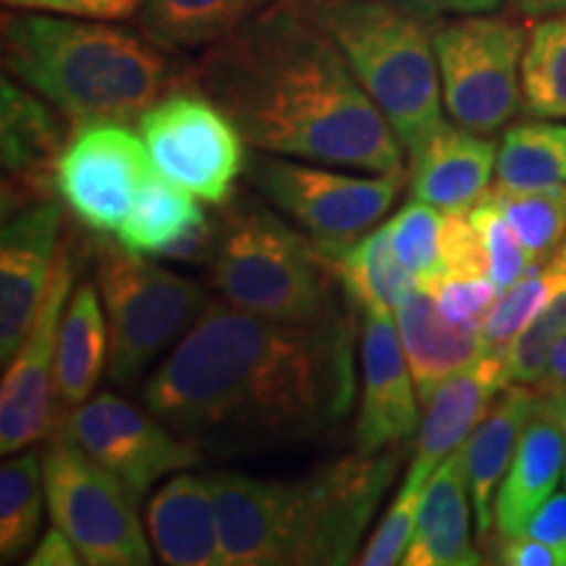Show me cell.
<instances>
[{"label": "cell", "instance_id": "obj_1", "mask_svg": "<svg viewBox=\"0 0 566 566\" xmlns=\"http://www.w3.org/2000/svg\"><path fill=\"white\" fill-rule=\"evenodd\" d=\"M354 321L252 315L212 302L142 388L145 407L202 454L313 441L354 405Z\"/></svg>", "mask_w": 566, "mask_h": 566}, {"label": "cell", "instance_id": "obj_2", "mask_svg": "<svg viewBox=\"0 0 566 566\" xmlns=\"http://www.w3.org/2000/svg\"><path fill=\"white\" fill-rule=\"evenodd\" d=\"M192 82L254 150L399 174L405 147L304 0H275L205 48Z\"/></svg>", "mask_w": 566, "mask_h": 566}, {"label": "cell", "instance_id": "obj_3", "mask_svg": "<svg viewBox=\"0 0 566 566\" xmlns=\"http://www.w3.org/2000/svg\"><path fill=\"white\" fill-rule=\"evenodd\" d=\"M401 457L405 446L378 454L354 449L300 480L208 472L223 566L352 564Z\"/></svg>", "mask_w": 566, "mask_h": 566}, {"label": "cell", "instance_id": "obj_4", "mask_svg": "<svg viewBox=\"0 0 566 566\" xmlns=\"http://www.w3.org/2000/svg\"><path fill=\"white\" fill-rule=\"evenodd\" d=\"M6 76L45 97L74 126L129 124L189 80L145 32L63 13H6Z\"/></svg>", "mask_w": 566, "mask_h": 566}, {"label": "cell", "instance_id": "obj_5", "mask_svg": "<svg viewBox=\"0 0 566 566\" xmlns=\"http://www.w3.org/2000/svg\"><path fill=\"white\" fill-rule=\"evenodd\" d=\"M221 208L208 271L223 302L289 323L344 313L334 268L307 233L250 195H231Z\"/></svg>", "mask_w": 566, "mask_h": 566}, {"label": "cell", "instance_id": "obj_6", "mask_svg": "<svg viewBox=\"0 0 566 566\" xmlns=\"http://www.w3.org/2000/svg\"><path fill=\"white\" fill-rule=\"evenodd\" d=\"M304 6L342 48L407 155L443 124L436 61L441 19L420 17L391 0H304Z\"/></svg>", "mask_w": 566, "mask_h": 566}, {"label": "cell", "instance_id": "obj_7", "mask_svg": "<svg viewBox=\"0 0 566 566\" xmlns=\"http://www.w3.org/2000/svg\"><path fill=\"white\" fill-rule=\"evenodd\" d=\"M97 289L108 321V380L132 388L200 321L212 300L200 283L150 263L122 242H95Z\"/></svg>", "mask_w": 566, "mask_h": 566}, {"label": "cell", "instance_id": "obj_8", "mask_svg": "<svg viewBox=\"0 0 566 566\" xmlns=\"http://www.w3.org/2000/svg\"><path fill=\"white\" fill-rule=\"evenodd\" d=\"M244 176L325 258L344 252L384 221L409 179L407 171L365 179L263 150L247 153Z\"/></svg>", "mask_w": 566, "mask_h": 566}, {"label": "cell", "instance_id": "obj_9", "mask_svg": "<svg viewBox=\"0 0 566 566\" xmlns=\"http://www.w3.org/2000/svg\"><path fill=\"white\" fill-rule=\"evenodd\" d=\"M48 512L90 566L153 564L150 535L142 530L137 499L59 428L42 449Z\"/></svg>", "mask_w": 566, "mask_h": 566}, {"label": "cell", "instance_id": "obj_10", "mask_svg": "<svg viewBox=\"0 0 566 566\" xmlns=\"http://www.w3.org/2000/svg\"><path fill=\"white\" fill-rule=\"evenodd\" d=\"M527 32L512 17L464 13L436 30L443 108L459 126L493 134L522 105V55Z\"/></svg>", "mask_w": 566, "mask_h": 566}, {"label": "cell", "instance_id": "obj_11", "mask_svg": "<svg viewBox=\"0 0 566 566\" xmlns=\"http://www.w3.org/2000/svg\"><path fill=\"white\" fill-rule=\"evenodd\" d=\"M139 137L163 176L210 205L229 200L244 174V137L192 76L142 113Z\"/></svg>", "mask_w": 566, "mask_h": 566}, {"label": "cell", "instance_id": "obj_12", "mask_svg": "<svg viewBox=\"0 0 566 566\" xmlns=\"http://www.w3.org/2000/svg\"><path fill=\"white\" fill-rule=\"evenodd\" d=\"M55 428L122 480L137 501L158 480L205 459L195 443L168 428L158 415L111 391L95 394L82 407L71 409Z\"/></svg>", "mask_w": 566, "mask_h": 566}, {"label": "cell", "instance_id": "obj_13", "mask_svg": "<svg viewBox=\"0 0 566 566\" xmlns=\"http://www.w3.org/2000/svg\"><path fill=\"white\" fill-rule=\"evenodd\" d=\"M145 139L126 124L76 126L55 163V192L92 233H116L153 171Z\"/></svg>", "mask_w": 566, "mask_h": 566}, {"label": "cell", "instance_id": "obj_14", "mask_svg": "<svg viewBox=\"0 0 566 566\" xmlns=\"http://www.w3.org/2000/svg\"><path fill=\"white\" fill-rule=\"evenodd\" d=\"M80 260L74 254V239H63L48 292L34 317L24 344L11 357L0 388V451L17 454L27 446L42 441L59 424L55 405V349L63 313L74 289Z\"/></svg>", "mask_w": 566, "mask_h": 566}, {"label": "cell", "instance_id": "obj_15", "mask_svg": "<svg viewBox=\"0 0 566 566\" xmlns=\"http://www.w3.org/2000/svg\"><path fill=\"white\" fill-rule=\"evenodd\" d=\"M61 205L40 200L6 212L0 233V359L9 363L30 334L59 258Z\"/></svg>", "mask_w": 566, "mask_h": 566}, {"label": "cell", "instance_id": "obj_16", "mask_svg": "<svg viewBox=\"0 0 566 566\" xmlns=\"http://www.w3.org/2000/svg\"><path fill=\"white\" fill-rule=\"evenodd\" d=\"M417 386L399 325L388 310H367L363 325V405L354 424V449L378 454L405 446L420 428Z\"/></svg>", "mask_w": 566, "mask_h": 566}, {"label": "cell", "instance_id": "obj_17", "mask_svg": "<svg viewBox=\"0 0 566 566\" xmlns=\"http://www.w3.org/2000/svg\"><path fill=\"white\" fill-rule=\"evenodd\" d=\"M61 113L11 76L0 82V150H3V216L51 200L55 163L66 147Z\"/></svg>", "mask_w": 566, "mask_h": 566}, {"label": "cell", "instance_id": "obj_18", "mask_svg": "<svg viewBox=\"0 0 566 566\" xmlns=\"http://www.w3.org/2000/svg\"><path fill=\"white\" fill-rule=\"evenodd\" d=\"M506 386L504 352L485 354L480 363L446 378L424 401V417L415 436V457L405 478L428 485L438 464L462 449L493 407V396Z\"/></svg>", "mask_w": 566, "mask_h": 566}, {"label": "cell", "instance_id": "obj_19", "mask_svg": "<svg viewBox=\"0 0 566 566\" xmlns=\"http://www.w3.org/2000/svg\"><path fill=\"white\" fill-rule=\"evenodd\" d=\"M499 150L483 134L441 124L409 153V187L415 200L441 210L478 205L491 189Z\"/></svg>", "mask_w": 566, "mask_h": 566}, {"label": "cell", "instance_id": "obj_20", "mask_svg": "<svg viewBox=\"0 0 566 566\" xmlns=\"http://www.w3.org/2000/svg\"><path fill=\"white\" fill-rule=\"evenodd\" d=\"M566 472V443L548 401L537 394L535 409L522 430L512 464L495 493L499 535H525L527 522L551 495Z\"/></svg>", "mask_w": 566, "mask_h": 566}, {"label": "cell", "instance_id": "obj_21", "mask_svg": "<svg viewBox=\"0 0 566 566\" xmlns=\"http://www.w3.org/2000/svg\"><path fill=\"white\" fill-rule=\"evenodd\" d=\"M147 535L163 564L223 566L221 533L208 475L179 472L147 504Z\"/></svg>", "mask_w": 566, "mask_h": 566}, {"label": "cell", "instance_id": "obj_22", "mask_svg": "<svg viewBox=\"0 0 566 566\" xmlns=\"http://www.w3.org/2000/svg\"><path fill=\"white\" fill-rule=\"evenodd\" d=\"M396 325L422 405L446 378L485 357L483 331L462 328L443 317L424 286L412 289L396 307Z\"/></svg>", "mask_w": 566, "mask_h": 566}, {"label": "cell", "instance_id": "obj_23", "mask_svg": "<svg viewBox=\"0 0 566 566\" xmlns=\"http://www.w3.org/2000/svg\"><path fill=\"white\" fill-rule=\"evenodd\" d=\"M470 480L464 449L438 464L422 491L417 527L409 543L407 566H478L483 564L470 535Z\"/></svg>", "mask_w": 566, "mask_h": 566}, {"label": "cell", "instance_id": "obj_24", "mask_svg": "<svg viewBox=\"0 0 566 566\" xmlns=\"http://www.w3.org/2000/svg\"><path fill=\"white\" fill-rule=\"evenodd\" d=\"M537 391L527 386H506L499 401L488 409L483 422L464 441L467 480H470L472 509L478 520V537L491 546V530L495 525V493L512 464L522 430L533 415Z\"/></svg>", "mask_w": 566, "mask_h": 566}, {"label": "cell", "instance_id": "obj_25", "mask_svg": "<svg viewBox=\"0 0 566 566\" xmlns=\"http://www.w3.org/2000/svg\"><path fill=\"white\" fill-rule=\"evenodd\" d=\"M97 283H80L71 292L55 349V405L63 417L92 399L103 370H108V321Z\"/></svg>", "mask_w": 566, "mask_h": 566}, {"label": "cell", "instance_id": "obj_26", "mask_svg": "<svg viewBox=\"0 0 566 566\" xmlns=\"http://www.w3.org/2000/svg\"><path fill=\"white\" fill-rule=\"evenodd\" d=\"M275 0H145L139 32L166 51H195L229 38Z\"/></svg>", "mask_w": 566, "mask_h": 566}, {"label": "cell", "instance_id": "obj_27", "mask_svg": "<svg viewBox=\"0 0 566 566\" xmlns=\"http://www.w3.org/2000/svg\"><path fill=\"white\" fill-rule=\"evenodd\" d=\"M338 286L352 307L359 310H391L405 302L412 289L420 286L412 273L401 265L394 250L391 229L380 226L357 239L344 252L328 258Z\"/></svg>", "mask_w": 566, "mask_h": 566}, {"label": "cell", "instance_id": "obj_28", "mask_svg": "<svg viewBox=\"0 0 566 566\" xmlns=\"http://www.w3.org/2000/svg\"><path fill=\"white\" fill-rule=\"evenodd\" d=\"M205 218V210L192 200L189 189L150 171L134 197L132 212L122 229L118 242L139 254H160Z\"/></svg>", "mask_w": 566, "mask_h": 566}, {"label": "cell", "instance_id": "obj_29", "mask_svg": "<svg viewBox=\"0 0 566 566\" xmlns=\"http://www.w3.org/2000/svg\"><path fill=\"white\" fill-rule=\"evenodd\" d=\"M495 174L506 189L566 184V126L551 122L514 124L499 145Z\"/></svg>", "mask_w": 566, "mask_h": 566}, {"label": "cell", "instance_id": "obj_30", "mask_svg": "<svg viewBox=\"0 0 566 566\" xmlns=\"http://www.w3.org/2000/svg\"><path fill=\"white\" fill-rule=\"evenodd\" d=\"M491 202L525 247L530 265H543L556 258L566 237V184L537 189H506L495 184L483 197Z\"/></svg>", "mask_w": 566, "mask_h": 566}, {"label": "cell", "instance_id": "obj_31", "mask_svg": "<svg viewBox=\"0 0 566 566\" xmlns=\"http://www.w3.org/2000/svg\"><path fill=\"white\" fill-rule=\"evenodd\" d=\"M42 504H48L42 457L34 451H17L0 467V562H17L32 548Z\"/></svg>", "mask_w": 566, "mask_h": 566}, {"label": "cell", "instance_id": "obj_32", "mask_svg": "<svg viewBox=\"0 0 566 566\" xmlns=\"http://www.w3.org/2000/svg\"><path fill=\"white\" fill-rule=\"evenodd\" d=\"M522 105L535 118H566V11L535 19L527 32Z\"/></svg>", "mask_w": 566, "mask_h": 566}, {"label": "cell", "instance_id": "obj_33", "mask_svg": "<svg viewBox=\"0 0 566 566\" xmlns=\"http://www.w3.org/2000/svg\"><path fill=\"white\" fill-rule=\"evenodd\" d=\"M566 286V263L564 258L548 260L543 265H530L514 286L499 294L493 310L483 323L485 354L504 352L530 323L535 321L551 300Z\"/></svg>", "mask_w": 566, "mask_h": 566}, {"label": "cell", "instance_id": "obj_34", "mask_svg": "<svg viewBox=\"0 0 566 566\" xmlns=\"http://www.w3.org/2000/svg\"><path fill=\"white\" fill-rule=\"evenodd\" d=\"M394 250L401 265L415 275L420 286H430L446 275L441 254L443 210L428 202H407L388 223Z\"/></svg>", "mask_w": 566, "mask_h": 566}, {"label": "cell", "instance_id": "obj_35", "mask_svg": "<svg viewBox=\"0 0 566 566\" xmlns=\"http://www.w3.org/2000/svg\"><path fill=\"white\" fill-rule=\"evenodd\" d=\"M566 328V286L504 349L509 386H537L548 373L551 349Z\"/></svg>", "mask_w": 566, "mask_h": 566}, {"label": "cell", "instance_id": "obj_36", "mask_svg": "<svg viewBox=\"0 0 566 566\" xmlns=\"http://www.w3.org/2000/svg\"><path fill=\"white\" fill-rule=\"evenodd\" d=\"M424 485L417 480L405 478L399 493L394 495L391 506L380 520V525L375 527V533L363 548L359 564L363 566H394L405 562V554L412 543L415 527H417V514H420V501H422Z\"/></svg>", "mask_w": 566, "mask_h": 566}, {"label": "cell", "instance_id": "obj_37", "mask_svg": "<svg viewBox=\"0 0 566 566\" xmlns=\"http://www.w3.org/2000/svg\"><path fill=\"white\" fill-rule=\"evenodd\" d=\"M470 218L483 233L485 252H488V279L495 283V289L506 292L509 286H514L522 275L527 273L530 258L522 247L516 231L509 226V221L493 208L491 202L480 200L470 208Z\"/></svg>", "mask_w": 566, "mask_h": 566}, {"label": "cell", "instance_id": "obj_38", "mask_svg": "<svg viewBox=\"0 0 566 566\" xmlns=\"http://www.w3.org/2000/svg\"><path fill=\"white\" fill-rule=\"evenodd\" d=\"M428 289L443 317L462 328L483 331L488 313L499 300V289L488 275H441Z\"/></svg>", "mask_w": 566, "mask_h": 566}, {"label": "cell", "instance_id": "obj_39", "mask_svg": "<svg viewBox=\"0 0 566 566\" xmlns=\"http://www.w3.org/2000/svg\"><path fill=\"white\" fill-rule=\"evenodd\" d=\"M441 254L449 275H488L483 233L470 218V208L443 210Z\"/></svg>", "mask_w": 566, "mask_h": 566}, {"label": "cell", "instance_id": "obj_40", "mask_svg": "<svg viewBox=\"0 0 566 566\" xmlns=\"http://www.w3.org/2000/svg\"><path fill=\"white\" fill-rule=\"evenodd\" d=\"M6 6L19 11L63 13V17L116 21L132 17L139 0H3Z\"/></svg>", "mask_w": 566, "mask_h": 566}, {"label": "cell", "instance_id": "obj_41", "mask_svg": "<svg viewBox=\"0 0 566 566\" xmlns=\"http://www.w3.org/2000/svg\"><path fill=\"white\" fill-rule=\"evenodd\" d=\"M525 535L541 541L566 566V493H554L527 522Z\"/></svg>", "mask_w": 566, "mask_h": 566}, {"label": "cell", "instance_id": "obj_42", "mask_svg": "<svg viewBox=\"0 0 566 566\" xmlns=\"http://www.w3.org/2000/svg\"><path fill=\"white\" fill-rule=\"evenodd\" d=\"M495 562L506 566H562L558 558L548 546L530 535H499V541L491 543Z\"/></svg>", "mask_w": 566, "mask_h": 566}, {"label": "cell", "instance_id": "obj_43", "mask_svg": "<svg viewBox=\"0 0 566 566\" xmlns=\"http://www.w3.org/2000/svg\"><path fill=\"white\" fill-rule=\"evenodd\" d=\"M30 566H80L84 558L80 548L74 546V541L63 533L61 527H51L45 535L40 537V543L27 558Z\"/></svg>", "mask_w": 566, "mask_h": 566}, {"label": "cell", "instance_id": "obj_44", "mask_svg": "<svg viewBox=\"0 0 566 566\" xmlns=\"http://www.w3.org/2000/svg\"><path fill=\"white\" fill-rule=\"evenodd\" d=\"M537 388H566V328L562 331V336L556 338L554 349H551L548 373L546 378L537 384Z\"/></svg>", "mask_w": 566, "mask_h": 566}, {"label": "cell", "instance_id": "obj_45", "mask_svg": "<svg viewBox=\"0 0 566 566\" xmlns=\"http://www.w3.org/2000/svg\"><path fill=\"white\" fill-rule=\"evenodd\" d=\"M509 9L522 19H543L566 11V0H509Z\"/></svg>", "mask_w": 566, "mask_h": 566}, {"label": "cell", "instance_id": "obj_46", "mask_svg": "<svg viewBox=\"0 0 566 566\" xmlns=\"http://www.w3.org/2000/svg\"><path fill=\"white\" fill-rule=\"evenodd\" d=\"M391 3L428 19H441L443 13L454 11V0H391Z\"/></svg>", "mask_w": 566, "mask_h": 566}, {"label": "cell", "instance_id": "obj_47", "mask_svg": "<svg viewBox=\"0 0 566 566\" xmlns=\"http://www.w3.org/2000/svg\"><path fill=\"white\" fill-rule=\"evenodd\" d=\"M537 394H541L543 399L548 401V407L554 409L558 428H562L564 443H566V388H537ZM564 478H566V472H564Z\"/></svg>", "mask_w": 566, "mask_h": 566}, {"label": "cell", "instance_id": "obj_48", "mask_svg": "<svg viewBox=\"0 0 566 566\" xmlns=\"http://www.w3.org/2000/svg\"><path fill=\"white\" fill-rule=\"evenodd\" d=\"M504 0H454V13H493Z\"/></svg>", "mask_w": 566, "mask_h": 566}, {"label": "cell", "instance_id": "obj_49", "mask_svg": "<svg viewBox=\"0 0 566 566\" xmlns=\"http://www.w3.org/2000/svg\"><path fill=\"white\" fill-rule=\"evenodd\" d=\"M562 258H564V263H566V244H564V252H562Z\"/></svg>", "mask_w": 566, "mask_h": 566}]
</instances>
